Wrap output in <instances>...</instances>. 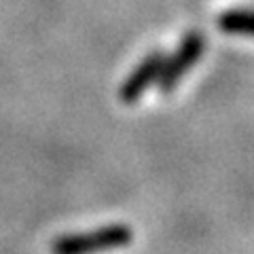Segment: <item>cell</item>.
Wrapping results in <instances>:
<instances>
[{"label": "cell", "mask_w": 254, "mask_h": 254, "mask_svg": "<svg viewBox=\"0 0 254 254\" xmlns=\"http://www.w3.org/2000/svg\"><path fill=\"white\" fill-rule=\"evenodd\" d=\"M218 28L231 36L254 38V11H227L218 17Z\"/></svg>", "instance_id": "obj_4"}, {"label": "cell", "mask_w": 254, "mask_h": 254, "mask_svg": "<svg viewBox=\"0 0 254 254\" xmlns=\"http://www.w3.org/2000/svg\"><path fill=\"white\" fill-rule=\"evenodd\" d=\"M131 237L133 233L127 225H108L87 233L62 235L60 240L51 244V250L58 254H85L98 250H113L127 246L131 242Z\"/></svg>", "instance_id": "obj_1"}, {"label": "cell", "mask_w": 254, "mask_h": 254, "mask_svg": "<svg viewBox=\"0 0 254 254\" xmlns=\"http://www.w3.org/2000/svg\"><path fill=\"white\" fill-rule=\"evenodd\" d=\"M201 53H203V38L199 34L187 36L185 41H182L180 49L176 51V55L163 64L161 76H159V81H161V89L170 91L172 87L189 72L190 66L201 58Z\"/></svg>", "instance_id": "obj_2"}, {"label": "cell", "mask_w": 254, "mask_h": 254, "mask_svg": "<svg viewBox=\"0 0 254 254\" xmlns=\"http://www.w3.org/2000/svg\"><path fill=\"white\" fill-rule=\"evenodd\" d=\"M163 64H165L163 55L153 53L125 78L121 91H119V95H121V100L125 102V104H133V102H136L140 95L153 85V81H157V78L161 76Z\"/></svg>", "instance_id": "obj_3"}]
</instances>
